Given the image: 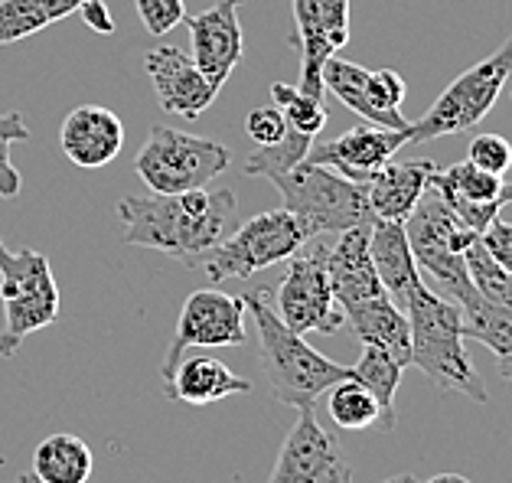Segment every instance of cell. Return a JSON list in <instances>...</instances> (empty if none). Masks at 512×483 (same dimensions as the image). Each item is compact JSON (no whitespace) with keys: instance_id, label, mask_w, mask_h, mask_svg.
I'll return each mask as SVG.
<instances>
[{"instance_id":"1","label":"cell","mask_w":512,"mask_h":483,"mask_svg":"<svg viewBox=\"0 0 512 483\" xmlns=\"http://www.w3.org/2000/svg\"><path fill=\"white\" fill-rule=\"evenodd\" d=\"M124 242L141 249L180 258L196 268L239 222V200L232 190H186V193H147L118 200Z\"/></svg>"},{"instance_id":"2","label":"cell","mask_w":512,"mask_h":483,"mask_svg":"<svg viewBox=\"0 0 512 483\" xmlns=\"http://www.w3.org/2000/svg\"><path fill=\"white\" fill-rule=\"evenodd\" d=\"M245 314L255 317L258 327V353H261V373L268 379L271 399L291 408L317 405V399L340 379L353 376V366L333 363L320 350H314L304 333H294L278 317V311L268 301L265 288L245 291Z\"/></svg>"},{"instance_id":"3","label":"cell","mask_w":512,"mask_h":483,"mask_svg":"<svg viewBox=\"0 0 512 483\" xmlns=\"http://www.w3.org/2000/svg\"><path fill=\"white\" fill-rule=\"evenodd\" d=\"M402 311L408 317L411 330V363L428 376L437 389L460 392L473 399L477 405L490 402L486 382L477 376V369L470 366L464 350V330H460V307L447 301L428 284H418L415 291H408L402 301Z\"/></svg>"},{"instance_id":"4","label":"cell","mask_w":512,"mask_h":483,"mask_svg":"<svg viewBox=\"0 0 512 483\" xmlns=\"http://www.w3.org/2000/svg\"><path fill=\"white\" fill-rule=\"evenodd\" d=\"M405 235L418 271H424L437 284V294L454 301L464 311L473 297H477L467 275V249L480 235L467 229L447 209V203L437 196L434 187L424 190L418 206L411 209V216L405 219Z\"/></svg>"},{"instance_id":"5","label":"cell","mask_w":512,"mask_h":483,"mask_svg":"<svg viewBox=\"0 0 512 483\" xmlns=\"http://www.w3.org/2000/svg\"><path fill=\"white\" fill-rule=\"evenodd\" d=\"M271 183L284 196V209L304 226L310 239L327 232H346L362 222H372L366 183H353L323 164L301 160L287 173L271 177Z\"/></svg>"},{"instance_id":"6","label":"cell","mask_w":512,"mask_h":483,"mask_svg":"<svg viewBox=\"0 0 512 483\" xmlns=\"http://www.w3.org/2000/svg\"><path fill=\"white\" fill-rule=\"evenodd\" d=\"M0 304H4L0 356L14 359L30 333L53 327L59 320V284L43 252H14L0 239Z\"/></svg>"},{"instance_id":"7","label":"cell","mask_w":512,"mask_h":483,"mask_svg":"<svg viewBox=\"0 0 512 483\" xmlns=\"http://www.w3.org/2000/svg\"><path fill=\"white\" fill-rule=\"evenodd\" d=\"M232 164V151L212 138H196L164 125L147 131L144 147L134 157L137 177L151 193H186L209 187Z\"/></svg>"},{"instance_id":"8","label":"cell","mask_w":512,"mask_h":483,"mask_svg":"<svg viewBox=\"0 0 512 483\" xmlns=\"http://www.w3.org/2000/svg\"><path fill=\"white\" fill-rule=\"evenodd\" d=\"M509 76H512V36L493 56H486L483 63L460 72L447 85L441 98L428 108V115L405 128V144H424L434 138H447V134L477 128L490 115L496 98L503 95Z\"/></svg>"},{"instance_id":"9","label":"cell","mask_w":512,"mask_h":483,"mask_svg":"<svg viewBox=\"0 0 512 483\" xmlns=\"http://www.w3.org/2000/svg\"><path fill=\"white\" fill-rule=\"evenodd\" d=\"M307 242L314 239H310L301 222L287 213V209H271V213H261L255 219H248L245 226L232 229L216 249L199 258L196 268H203L209 281L252 278L255 271L287 262Z\"/></svg>"},{"instance_id":"10","label":"cell","mask_w":512,"mask_h":483,"mask_svg":"<svg viewBox=\"0 0 512 483\" xmlns=\"http://www.w3.org/2000/svg\"><path fill=\"white\" fill-rule=\"evenodd\" d=\"M327 249L330 245L314 242L307 249L287 258V275L278 284V317L294 333H340L346 317L336 304L330 275H327Z\"/></svg>"},{"instance_id":"11","label":"cell","mask_w":512,"mask_h":483,"mask_svg":"<svg viewBox=\"0 0 512 483\" xmlns=\"http://www.w3.org/2000/svg\"><path fill=\"white\" fill-rule=\"evenodd\" d=\"M323 92H333L340 102L356 111L366 125L405 131L411 121L402 115L405 79L395 69H362L340 56L323 63Z\"/></svg>"},{"instance_id":"12","label":"cell","mask_w":512,"mask_h":483,"mask_svg":"<svg viewBox=\"0 0 512 483\" xmlns=\"http://www.w3.org/2000/svg\"><path fill=\"white\" fill-rule=\"evenodd\" d=\"M245 317L248 314H245L242 297L216 291V288L193 291L183 301V311L177 317V333H173L164 369H160L164 382L173 376V369L180 366V359L190 346H242V343H248Z\"/></svg>"},{"instance_id":"13","label":"cell","mask_w":512,"mask_h":483,"mask_svg":"<svg viewBox=\"0 0 512 483\" xmlns=\"http://www.w3.org/2000/svg\"><path fill=\"white\" fill-rule=\"evenodd\" d=\"M268 483H353L346 457L314 415V405L297 408Z\"/></svg>"},{"instance_id":"14","label":"cell","mask_w":512,"mask_h":483,"mask_svg":"<svg viewBox=\"0 0 512 483\" xmlns=\"http://www.w3.org/2000/svg\"><path fill=\"white\" fill-rule=\"evenodd\" d=\"M294 46L301 49L297 89L323 98V63L349 43V0H294Z\"/></svg>"},{"instance_id":"15","label":"cell","mask_w":512,"mask_h":483,"mask_svg":"<svg viewBox=\"0 0 512 483\" xmlns=\"http://www.w3.org/2000/svg\"><path fill=\"white\" fill-rule=\"evenodd\" d=\"M242 4L245 0H216L203 14L183 20L186 30H190V59L216 89H222L229 82L232 69L242 63L245 53V36L239 23Z\"/></svg>"},{"instance_id":"16","label":"cell","mask_w":512,"mask_h":483,"mask_svg":"<svg viewBox=\"0 0 512 483\" xmlns=\"http://www.w3.org/2000/svg\"><path fill=\"white\" fill-rule=\"evenodd\" d=\"M144 69L151 76L154 95L164 111L180 118H203V111L216 102L219 89L180 46H154L144 53Z\"/></svg>"},{"instance_id":"17","label":"cell","mask_w":512,"mask_h":483,"mask_svg":"<svg viewBox=\"0 0 512 483\" xmlns=\"http://www.w3.org/2000/svg\"><path fill=\"white\" fill-rule=\"evenodd\" d=\"M402 144H405V131H392V128H379V125H359V128L346 131L333 141L310 144L304 160L330 167L353 183H366L379 167L389 164Z\"/></svg>"},{"instance_id":"18","label":"cell","mask_w":512,"mask_h":483,"mask_svg":"<svg viewBox=\"0 0 512 483\" xmlns=\"http://www.w3.org/2000/svg\"><path fill=\"white\" fill-rule=\"evenodd\" d=\"M369 226L372 222H362L340 232V242L327 249V275H330V288L340 311H353V307L376 301V297L389 294L382 288L379 271L372 265L369 255Z\"/></svg>"},{"instance_id":"19","label":"cell","mask_w":512,"mask_h":483,"mask_svg":"<svg viewBox=\"0 0 512 483\" xmlns=\"http://www.w3.org/2000/svg\"><path fill=\"white\" fill-rule=\"evenodd\" d=\"M59 147L76 167H108L124 147V125L115 111L102 105H79L62 121Z\"/></svg>"},{"instance_id":"20","label":"cell","mask_w":512,"mask_h":483,"mask_svg":"<svg viewBox=\"0 0 512 483\" xmlns=\"http://www.w3.org/2000/svg\"><path fill=\"white\" fill-rule=\"evenodd\" d=\"M437 164L434 160H389L366 180V200L372 219L405 222L418 206L424 190L431 187Z\"/></svg>"},{"instance_id":"21","label":"cell","mask_w":512,"mask_h":483,"mask_svg":"<svg viewBox=\"0 0 512 483\" xmlns=\"http://www.w3.org/2000/svg\"><path fill=\"white\" fill-rule=\"evenodd\" d=\"M369 255H372V265H376V271H379L382 288L389 291L395 307H402L408 291H415L421 284V271L415 265V255H411L405 222L372 219V226H369Z\"/></svg>"},{"instance_id":"22","label":"cell","mask_w":512,"mask_h":483,"mask_svg":"<svg viewBox=\"0 0 512 483\" xmlns=\"http://www.w3.org/2000/svg\"><path fill=\"white\" fill-rule=\"evenodd\" d=\"M164 386H167V399L186 405H212L229 399V395L252 392V382L235 376L226 363H219L212 356L180 359V366L173 369V376Z\"/></svg>"},{"instance_id":"23","label":"cell","mask_w":512,"mask_h":483,"mask_svg":"<svg viewBox=\"0 0 512 483\" xmlns=\"http://www.w3.org/2000/svg\"><path fill=\"white\" fill-rule=\"evenodd\" d=\"M346 324L353 327L362 346H379L392 359H398L405 369L411 363V330H408V317L402 307H395L389 294L376 297V301H366L346 311Z\"/></svg>"},{"instance_id":"24","label":"cell","mask_w":512,"mask_h":483,"mask_svg":"<svg viewBox=\"0 0 512 483\" xmlns=\"http://www.w3.org/2000/svg\"><path fill=\"white\" fill-rule=\"evenodd\" d=\"M95 470V454L79 435H49L33 451L36 483H89Z\"/></svg>"},{"instance_id":"25","label":"cell","mask_w":512,"mask_h":483,"mask_svg":"<svg viewBox=\"0 0 512 483\" xmlns=\"http://www.w3.org/2000/svg\"><path fill=\"white\" fill-rule=\"evenodd\" d=\"M431 187L437 190L441 200H460V203H493L506 200L512 203V183H506L496 173H486L473 167L470 160H460L451 167H437L431 177Z\"/></svg>"},{"instance_id":"26","label":"cell","mask_w":512,"mask_h":483,"mask_svg":"<svg viewBox=\"0 0 512 483\" xmlns=\"http://www.w3.org/2000/svg\"><path fill=\"white\" fill-rule=\"evenodd\" d=\"M85 0H0V46L40 33L53 23L79 14Z\"/></svg>"},{"instance_id":"27","label":"cell","mask_w":512,"mask_h":483,"mask_svg":"<svg viewBox=\"0 0 512 483\" xmlns=\"http://www.w3.org/2000/svg\"><path fill=\"white\" fill-rule=\"evenodd\" d=\"M402 373L405 366L392 359L385 350L379 346H362V356L359 363L353 366V379L362 382L372 395H376L379 402V428L382 431H392L395 421H398V412H395V392H398V382H402Z\"/></svg>"},{"instance_id":"28","label":"cell","mask_w":512,"mask_h":483,"mask_svg":"<svg viewBox=\"0 0 512 483\" xmlns=\"http://www.w3.org/2000/svg\"><path fill=\"white\" fill-rule=\"evenodd\" d=\"M460 317H464L460 320L464 340H477L496 356L512 350V304H493V301H483L477 294L464 311H460Z\"/></svg>"},{"instance_id":"29","label":"cell","mask_w":512,"mask_h":483,"mask_svg":"<svg viewBox=\"0 0 512 483\" xmlns=\"http://www.w3.org/2000/svg\"><path fill=\"white\" fill-rule=\"evenodd\" d=\"M330 392V418L336 421V428L343 431H366L372 425H379V402L362 382H356L353 376L340 379L336 386L327 389Z\"/></svg>"},{"instance_id":"30","label":"cell","mask_w":512,"mask_h":483,"mask_svg":"<svg viewBox=\"0 0 512 483\" xmlns=\"http://www.w3.org/2000/svg\"><path fill=\"white\" fill-rule=\"evenodd\" d=\"M310 144L314 138L310 134H301L294 128H287V134L278 144H268V147H258V151L248 154L245 160V177H278V173H287L291 167H297L301 160L307 157Z\"/></svg>"},{"instance_id":"31","label":"cell","mask_w":512,"mask_h":483,"mask_svg":"<svg viewBox=\"0 0 512 483\" xmlns=\"http://www.w3.org/2000/svg\"><path fill=\"white\" fill-rule=\"evenodd\" d=\"M271 98L284 115L287 128L310 134V138H317V134L327 128V108H323V98L307 95L297 89V85H287V82H274Z\"/></svg>"},{"instance_id":"32","label":"cell","mask_w":512,"mask_h":483,"mask_svg":"<svg viewBox=\"0 0 512 483\" xmlns=\"http://www.w3.org/2000/svg\"><path fill=\"white\" fill-rule=\"evenodd\" d=\"M467 275L473 291H477L483 301L493 304H512V271H506L503 265H496L486 249L480 245V239L467 249Z\"/></svg>"},{"instance_id":"33","label":"cell","mask_w":512,"mask_h":483,"mask_svg":"<svg viewBox=\"0 0 512 483\" xmlns=\"http://www.w3.org/2000/svg\"><path fill=\"white\" fill-rule=\"evenodd\" d=\"M27 138H30V128L20 111H4V115H0V196H4V200H14L23 187L17 167L10 164V147Z\"/></svg>"},{"instance_id":"34","label":"cell","mask_w":512,"mask_h":483,"mask_svg":"<svg viewBox=\"0 0 512 483\" xmlns=\"http://www.w3.org/2000/svg\"><path fill=\"white\" fill-rule=\"evenodd\" d=\"M467 160L486 173L506 177L509 167H512V144L506 138H499V134H477V138L470 141Z\"/></svg>"},{"instance_id":"35","label":"cell","mask_w":512,"mask_h":483,"mask_svg":"<svg viewBox=\"0 0 512 483\" xmlns=\"http://www.w3.org/2000/svg\"><path fill=\"white\" fill-rule=\"evenodd\" d=\"M134 10L154 36H167L186 20V0H134Z\"/></svg>"},{"instance_id":"36","label":"cell","mask_w":512,"mask_h":483,"mask_svg":"<svg viewBox=\"0 0 512 483\" xmlns=\"http://www.w3.org/2000/svg\"><path fill=\"white\" fill-rule=\"evenodd\" d=\"M245 134L258 147L278 144L287 134V121L278 111V105H274V108H252V111H248V118H245Z\"/></svg>"},{"instance_id":"37","label":"cell","mask_w":512,"mask_h":483,"mask_svg":"<svg viewBox=\"0 0 512 483\" xmlns=\"http://www.w3.org/2000/svg\"><path fill=\"white\" fill-rule=\"evenodd\" d=\"M480 245L496 265H503L506 271H512V222L493 219L490 226L480 232Z\"/></svg>"},{"instance_id":"38","label":"cell","mask_w":512,"mask_h":483,"mask_svg":"<svg viewBox=\"0 0 512 483\" xmlns=\"http://www.w3.org/2000/svg\"><path fill=\"white\" fill-rule=\"evenodd\" d=\"M79 14H82V20L89 23L95 33H105V36L115 33V20H111L108 7L102 4V0H85V4L79 7Z\"/></svg>"},{"instance_id":"39","label":"cell","mask_w":512,"mask_h":483,"mask_svg":"<svg viewBox=\"0 0 512 483\" xmlns=\"http://www.w3.org/2000/svg\"><path fill=\"white\" fill-rule=\"evenodd\" d=\"M499 359V376H503L506 382H512V350L503 353V356H496Z\"/></svg>"},{"instance_id":"40","label":"cell","mask_w":512,"mask_h":483,"mask_svg":"<svg viewBox=\"0 0 512 483\" xmlns=\"http://www.w3.org/2000/svg\"><path fill=\"white\" fill-rule=\"evenodd\" d=\"M428 483H470L464 474H441V477H431Z\"/></svg>"},{"instance_id":"41","label":"cell","mask_w":512,"mask_h":483,"mask_svg":"<svg viewBox=\"0 0 512 483\" xmlns=\"http://www.w3.org/2000/svg\"><path fill=\"white\" fill-rule=\"evenodd\" d=\"M385 483H418L411 474H402V477H392V480H385Z\"/></svg>"},{"instance_id":"42","label":"cell","mask_w":512,"mask_h":483,"mask_svg":"<svg viewBox=\"0 0 512 483\" xmlns=\"http://www.w3.org/2000/svg\"><path fill=\"white\" fill-rule=\"evenodd\" d=\"M20 483H36V477H33V474H23V477H20Z\"/></svg>"}]
</instances>
